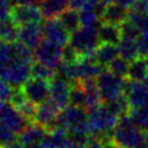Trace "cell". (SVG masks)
<instances>
[{"label": "cell", "mask_w": 148, "mask_h": 148, "mask_svg": "<svg viewBox=\"0 0 148 148\" xmlns=\"http://www.w3.org/2000/svg\"><path fill=\"white\" fill-rule=\"evenodd\" d=\"M58 18L60 20V22L62 23V25L66 28V30L72 34L74 32L76 29L80 28V16H79V13L76 9H73V8H67L66 10H64L59 16Z\"/></svg>", "instance_id": "cell-28"}, {"label": "cell", "mask_w": 148, "mask_h": 148, "mask_svg": "<svg viewBox=\"0 0 148 148\" xmlns=\"http://www.w3.org/2000/svg\"><path fill=\"white\" fill-rule=\"evenodd\" d=\"M130 9L148 14V0H135V2L132 5V7Z\"/></svg>", "instance_id": "cell-41"}, {"label": "cell", "mask_w": 148, "mask_h": 148, "mask_svg": "<svg viewBox=\"0 0 148 148\" xmlns=\"http://www.w3.org/2000/svg\"><path fill=\"white\" fill-rule=\"evenodd\" d=\"M104 3H110V2H114L116 0H102Z\"/></svg>", "instance_id": "cell-49"}, {"label": "cell", "mask_w": 148, "mask_h": 148, "mask_svg": "<svg viewBox=\"0 0 148 148\" xmlns=\"http://www.w3.org/2000/svg\"><path fill=\"white\" fill-rule=\"evenodd\" d=\"M0 148H23V146L20 142H13V143L7 145V146H1Z\"/></svg>", "instance_id": "cell-45"}, {"label": "cell", "mask_w": 148, "mask_h": 148, "mask_svg": "<svg viewBox=\"0 0 148 148\" xmlns=\"http://www.w3.org/2000/svg\"><path fill=\"white\" fill-rule=\"evenodd\" d=\"M80 23L81 25H96L101 22V14L92 8L83 7L79 10Z\"/></svg>", "instance_id": "cell-32"}, {"label": "cell", "mask_w": 148, "mask_h": 148, "mask_svg": "<svg viewBox=\"0 0 148 148\" xmlns=\"http://www.w3.org/2000/svg\"><path fill=\"white\" fill-rule=\"evenodd\" d=\"M43 36L45 39L51 40L60 46H65L69 43V32L62 25L58 17L46 18L43 23Z\"/></svg>", "instance_id": "cell-13"}, {"label": "cell", "mask_w": 148, "mask_h": 148, "mask_svg": "<svg viewBox=\"0 0 148 148\" xmlns=\"http://www.w3.org/2000/svg\"><path fill=\"white\" fill-rule=\"evenodd\" d=\"M12 2L10 0H0V20L10 17L12 15Z\"/></svg>", "instance_id": "cell-39"}, {"label": "cell", "mask_w": 148, "mask_h": 148, "mask_svg": "<svg viewBox=\"0 0 148 148\" xmlns=\"http://www.w3.org/2000/svg\"><path fill=\"white\" fill-rule=\"evenodd\" d=\"M96 61L102 66V67H108L109 64L116 59L119 53H118V47L116 44H110V43H101L97 49L94 52Z\"/></svg>", "instance_id": "cell-22"}, {"label": "cell", "mask_w": 148, "mask_h": 148, "mask_svg": "<svg viewBox=\"0 0 148 148\" xmlns=\"http://www.w3.org/2000/svg\"><path fill=\"white\" fill-rule=\"evenodd\" d=\"M79 56H87L95 52L101 44L98 28L96 25H82L71 34L68 43Z\"/></svg>", "instance_id": "cell-3"}, {"label": "cell", "mask_w": 148, "mask_h": 148, "mask_svg": "<svg viewBox=\"0 0 148 148\" xmlns=\"http://www.w3.org/2000/svg\"><path fill=\"white\" fill-rule=\"evenodd\" d=\"M86 2H87V0H69V8L80 10L83 8Z\"/></svg>", "instance_id": "cell-43"}, {"label": "cell", "mask_w": 148, "mask_h": 148, "mask_svg": "<svg viewBox=\"0 0 148 148\" xmlns=\"http://www.w3.org/2000/svg\"><path fill=\"white\" fill-rule=\"evenodd\" d=\"M15 58L14 43H8L0 39V62Z\"/></svg>", "instance_id": "cell-36"}, {"label": "cell", "mask_w": 148, "mask_h": 148, "mask_svg": "<svg viewBox=\"0 0 148 148\" xmlns=\"http://www.w3.org/2000/svg\"><path fill=\"white\" fill-rule=\"evenodd\" d=\"M120 30H121V37H128V38H138L140 36V31L138 28L127 18L120 24Z\"/></svg>", "instance_id": "cell-37"}, {"label": "cell", "mask_w": 148, "mask_h": 148, "mask_svg": "<svg viewBox=\"0 0 148 148\" xmlns=\"http://www.w3.org/2000/svg\"><path fill=\"white\" fill-rule=\"evenodd\" d=\"M34 60L46 65L47 67L57 71L62 62V46L43 39L34 51Z\"/></svg>", "instance_id": "cell-7"}, {"label": "cell", "mask_w": 148, "mask_h": 148, "mask_svg": "<svg viewBox=\"0 0 148 148\" xmlns=\"http://www.w3.org/2000/svg\"><path fill=\"white\" fill-rule=\"evenodd\" d=\"M105 148H121V147H120V146H118L117 143H114L113 141H111V142L105 143Z\"/></svg>", "instance_id": "cell-47"}, {"label": "cell", "mask_w": 148, "mask_h": 148, "mask_svg": "<svg viewBox=\"0 0 148 148\" xmlns=\"http://www.w3.org/2000/svg\"><path fill=\"white\" fill-rule=\"evenodd\" d=\"M38 6L45 18H54L69 7V0H39Z\"/></svg>", "instance_id": "cell-20"}, {"label": "cell", "mask_w": 148, "mask_h": 148, "mask_svg": "<svg viewBox=\"0 0 148 148\" xmlns=\"http://www.w3.org/2000/svg\"><path fill=\"white\" fill-rule=\"evenodd\" d=\"M66 148H87L84 145H79V143H74V142H69L68 146Z\"/></svg>", "instance_id": "cell-46"}, {"label": "cell", "mask_w": 148, "mask_h": 148, "mask_svg": "<svg viewBox=\"0 0 148 148\" xmlns=\"http://www.w3.org/2000/svg\"><path fill=\"white\" fill-rule=\"evenodd\" d=\"M104 104L108 108V110L110 112H112L113 114H116L117 117H121L124 114H127L131 111V104H130L128 98L125 94H121L120 96H118L114 99L104 102Z\"/></svg>", "instance_id": "cell-27"}, {"label": "cell", "mask_w": 148, "mask_h": 148, "mask_svg": "<svg viewBox=\"0 0 148 148\" xmlns=\"http://www.w3.org/2000/svg\"><path fill=\"white\" fill-rule=\"evenodd\" d=\"M0 120L17 134H20L29 124V119L25 118L13 104L7 102L2 103L0 108Z\"/></svg>", "instance_id": "cell-14"}, {"label": "cell", "mask_w": 148, "mask_h": 148, "mask_svg": "<svg viewBox=\"0 0 148 148\" xmlns=\"http://www.w3.org/2000/svg\"><path fill=\"white\" fill-rule=\"evenodd\" d=\"M127 18L138 28V30L141 34L142 32H148V14L147 13L128 9Z\"/></svg>", "instance_id": "cell-31"}, {"label": "cell", "mask_w": 148, "mask_h": 148, "mask_svg": "<svg viewBox=\"0 0 148 148\" xmlns=\"http://www.w3.org/2000/svg\"><path fill=\"white\" fill-rule=\"evenodd\" d=\"M145 58H146V61H147V66H148V56H146Z\"/></svg>", "instance_id": "cell-51"}, {"label": "cell", "mask_w": 148, "mask_h": 148, "mask_svg": "<svg viewBox=\"0 0 148 148\" xmlns=\"http://www.w3.org/2000/svg\"><path fill=\"white\" fill-rule=\"evenodd\" d=\"M128 67H130V61H127L126 59H124L123 57H117L116 59H113L109 66L108 69L111 71L113 74L121 76V77H127L128 74Z\"/></svg>", "instance_id": "cell-33"}, {"label": "cell", "mask_w": 148, "mask_h": 148, "mask_svg": "<svg viewBox=\"0 0 148 148\" xmlns=\"http://www.w3.org/2000/svg\"><path fill=\"white\" fill-rule=\"evenodd\" d=\"M72 86V81L56 74L50 80V99L60 109L67 106L69 104Z\"/></svg>", "instance_id": "cell-10"}, {"label": "cell", "mask_w": 148, "mask_h": 148, "mask_svg": "<svg viewBox=\"0 0 148 148\" xmlns=\"http://www.w3.org/2000/svg\"><path fill=\"white\" fill-rule=\"evenodd\" d=\"M2 103H3V102H1V101H0V108H1V105H2Z\"/></svg>", "instance_id": "cell-52"}, {"label": "cell", "mask_w": 148, "mask_h": 148, "mask_svg": "<svg viewBox=\"0 0 148 148\" xmlns=\"http://www.w3.org/2000/svg\"><path fill=\"white\" fill-rule=\"evenodd\" d=\"M29 101L40 104L50 98V81L39 77H29L21 87Z\"/></svg>", "instance_id": "cell-9"}, {"label": "cell", "mask_w": 148, "mask_h": 148, "mask_svg": "<svg viewBox=\"0 0 148 148\" xmlns=\"http://www.w3.org/2000/svg\"><path fill=\"white\" fill-rule=\"evenodd\" d=\"M69 104L75 106L86 108V92L82 83L80 81L73 82L71 96H69Z\"/></svg>", "instance_id": "cell-30"}, {"label": "cell", "mask_w": 148, "mask_h": 148, "mask_svg": "<svg viewBox=\"0 0 148 148\" xmlns=\"http://www.w3.org/2000/svg\"><path fill=\"white\" fill-rule=\"evenodd\" d=\"M45 134L46 130L34 121L32 124H28L18 134V142L23 146V148H32L43 141Z\"/></svg>", "instance_id": "cell-17"}, {"label": "cell", "mask_w": 148, "mask_h": 148, "mask_svg": "<svg viewBox=\"0 0 148 148\" xmlns=\"http://www.w3.org/2000/svg\"><path fill=\"white\" fill-rule=\"evenodd\" d=\"M60 108L54 104L50 98L37 105L36 113L34 117L35 123L44 127L46 131H51L57 127V120L59 117Z\"/></svg>", "instance_id": "cell-11"}, {"label": "cell", "mask_w": 148, "mask_h": 148, "mask_svg": "<svg viewBox=\"0 0 148 148\" xmlns=\"http://www.w3.org/2000/svg\"><path fill=\"white\" fill-rule=\"evenodd\" d=\"M128 15V8L121 6L118 2H110L106 3L102 15H101V22H106V23H112V24H118L120 25L124 21L127 20Z\"/></svg>", "instance_id": "cell-18"}, {"label": "cell", "mask_w": 148, "mask_h": 148, "mask_svg": "<svg viewBox=\"0 0 148 148\" xmlns=\"http://www.w3.org/2000/svg\"><path fill=\"white\" fill-rule=\"evenodd\" d=\"M118 53L120 57L126 59L127 61H132L140 57V50L138 44V38H128V37H121L119 43L117 44Z\"/></svg>", "instance_id": "cell-23"}, {"label": "cell", "mask_w": 148, "mask_h": 148, "mask_svg": "<svg viewBox=\"0 0 148 148\" xmlns=\"http://www.w3.org/2000/svg\"><path fill=\"white\" fill-rule=\"evenodd\" d=\"M13 92H14L13 86L0 77V101L3 102V103L9 102Z\"/></svg>", "instance_id": "cell-38"}, {"label": "cell", "mask_w": 148, "mask_h": 148, "mask_svg": "<svg viewBox=\"0 0 148 148\" xmlns=\"http://www.w3.org/2000/svg\"><path fill=\"white\" fill-rule=\"evenodd\" d=\"M124 94L128 98L131 109L148 105V87L143 81H133L127 79Z\"/></svg>", "instance_id": "cell-15"}, {"label": "cell", "mask_w": 148, "mask_h": 148, "mask_svg": "<svg viewBox=\"0 0 148 148\" xmlns=\"http://www.w3.org/2000/svg\"><path fill=\"white\" fill-rule=\"evenodd\" d=\"M56 75L54 69L47 67L46 65L35 61L31 65V76L34 77H39V79H45V80H51Z\"/></svg>", "instance_id": "cell-34"}, {"label": "cell", "mask_w": 148, "mask_h": 148, "mask_svg": "<svg viewBox=\"0 0 148 148\" xmlns=\"http://www.w3.org/2000/svg\"><path fill=\"white\" fill-rule=\"evenodd\" d=\"M148 76V66L146 58L140 56L136 59L130 61L127 79L133 81H143Z\"/></svg>", "instance_id": "cell-25"}, {"label": "cell", "mask_w": 148, "mask_h": 148, "mask_svg": "<svg viewBox=\"0 0 148 148\" xmlns=\"http://www.w3.org/2000/svg\"><path fill=\"white\" fill-rule=\"evenodd\" d=\"M32 62L17 58L2 61L0 62V77L13 87L18 88L31 76Z\"/></svg>", "instance_id": "cell-4"}, {"label": "cell", "mask_w": 148, "mask_h": 148, "mask_svg": "<svg viewBox=\"0 0 148 148\" xmlns=\"http://www.w3.org/2000/svg\"><path fill=\"white\" fill-rule=\"evenodd\" d=\"M119 117L108 110L105 104H99L88 109V124L91 136L98 138L104 143L111 142L113 131L118 124Z\"/></svg>", "instance_id": "cell-1"}, {"label": "cell", "mask_w": 148, "mask_h": 148, "mask_svg": "<svg viewBox=\"0 0 148 148\" xmlns=\"http://www.w3.org/2000/svg\"><path fill=\"white\" fill-rule=\"evenodd\" d=\"M147 132H148V131H147Z\"/></svg>", "instance_id": "cell-53"}, {"label": "cell", "mask_w": 148, "mask_h": 148, "mask_svg": "<svg viewBox=\"0 0 148 148\" xmlns=\"http://www.w3.org/2000/svg\"><path fill=\"white\" fill-rule=\"evenodd\" d=\"M138 44H139V50L140 54L142 57L148 56V32H142L138 37Z\"/></svg>", "instance_id": "cell-40"}, {"label": "cell", "mask_w": 148, "mask_h": 148, "mask_svg": "<svg viewBox=\"0 0 148 148\" xmlns=\"http://www.w3.org/2000/svg\"><path fill=\"white\" fill-rule=\"evenodd\" d=\"M17 135V133H15L9 126H7L5 123L0 120V147L16 142Z\"/></svg>", "instance_id": "cell-35"}, {"label": "cell", "mask_w": 148, "mask_h": 148, "mask_svg": "<svg viewBox=\"0 0 148 148\" xmlns=\"http://www.w3.org/2000/svg\"><path fill=\"white\" fill-rule=\"evenodd\" d=\"M68 132L62 127H56L51 131H46V134L42 141L45 148H66L69 143Z\"/></svg>", "instance_id": "cell-19"}, {"label": "cell", "mask_w": 148, "mask_h": 148, "mask_svg": "<svg viewBox=\"0 0 148 148\" xmlns=\"http://www.w3.org/2000/svg\"><path fill=\"white\" fill-rule=\"evenodd\" d=\"M18 29L20 25H17L12 17L0 20V39L14 43L18 39Z\"/></svg>", "instance_id": "cell-26"}, {"label": "cell", "mask_w": 148, "mask_h": 148, "mask_svg": "<svg viewBox=\"0 0 148 148\" xmlns=\"http://www.w3.org/2000/svg\"><path fill=\"white\" fill-rule=\"evenodd\" d=\"M87 148H105V143L103 141H101L98 138L95 136H90L89 141L86 145Z\"/></svg>", "instance_id": "cell-42"}, {"label": "cell", "mask_w": 148, "mask_h": 148, "mask_svg": "<svg viewBox=\"0 0 148 148\" xmlns=\"http://www.w3.org/2000/svg\"><path fill=\"white\" fill-rule=\"evenodd\" d=\"M112 141L121 148H138L145 143V134L143 131L134 124L130 113H127L119 117L113 131Z\"/></svg>", "instance_id": "cell-2"}, {"label": "cell", "mask_w": 148, "mask_h": 148, "mask_svg": "<svg viewBox=\"0 0 148 148\" xmlns=\"http://www.w3.org/2000/svg\"><path fill=\"white\" fill-rule=\"evenodd\" d=\"M10 17L17 25H22L27 23H40L44 16L38 5L28 3V5H15L13 7Z\"/></svg>", "instance_id": "cell-12"}, {"label": "cell", "mask_w": 148, "mask_h": 148, "mask_svg": "<svg viewBox=\"0 0 148 148\" xmlns=\"http://www.w3.org/2000/svg\"><path fill=\"white\" fill-rule=\"evenodd\" d=\"M116 2H118L121 6H124V7H126V8L130 9L132 7V5L135 2V0H116Z\"/></svg>", "instance_id": "cell-44"}, {"label": "cell", "mask_w": 148, "mask_h": 148, "mask_svg": "<svg viewBox=\"0 0 148 148\" xmlns=\"http://www.w3.org/2000/svg\"><path fill=\"white\" fill-rule=\"evenodd\" d=\"M73 67L75 82L88 79H96L101 74L103 68L96 61L94 53L87 56H79V58L73 62Z\"/></svg>", "instance_id": "cell-8"}, {"label": "cell", "mask_w": 148, "mask_h": 148, "mask_svg": "<svg viewBox=\"0 0 148 148\" xmlns=\"http://www.w3.org/2000/svg\"><path fill=\"white\" fill-rule=\"evenodd\" d=\"M145 143L148 146V132H147V134H145Z\"/></svg>", "instance_id": "cell-48"}, {"label": "cell", "mask_w": 148, "mask_h": 148, "mask_svg": "<svg viewBox=\"0 0 148 148\" xmlns=\"http://www.w3.org/2000/svg\"><path fill=\"white\" fill-rule=\"evenodd\" d=\"M134 124L142 131H148V105L132 108L130 111Z\"/></svg>", "instance_id": "cell-29"}, {"label": "cell", "mask_w": 148, "mask_h": 148, "mask_svg": "<svg viewBox=\"0 0 148 148\" xmlns=\"http://www.w3.org/2000/svg\"><path fill=\"white\" fill-rule=\"evenodd\" d=\"M143 83H145V84H146V86L148 87V76H147V77H146V79L143 80Z\"/></svg>", "instance_id": "cell-50"}, {"label": "cell", "mask_w": 148, "mask_h": 148, "mask_svg": "<svg viewBox=\"0 0 148 148\" xmlns=\"http://www.w3.org/2000/svg\"><path fill=\"white\" fill-rule=\"evenodd\" d=\"M43 25H40V23H27L20 25L17 40L31 50L43 40Z\"/></svg>", "instance_id": "cell-16"}, {"label": "cell", "mask_w": 148, "mask_h": 148, "mask_svg": "<svg viewBox=\"0 0 148 148\" xmlns=\"http://www.w3.org/2000/svg\"><path fill=\"white\" fill-rule=\"evenodd\" d=\"M57 127H62L67 131L75 128H88V112L84 111V108L67 105L61 109L57 120Z\"/></svg>", "instance_id": "cell-6"}, {"label": "cell", "mask_w": 148, "mask_h": 148, "mask_svg": "<svg viewBox=\"0 0 148 148\" xmlns=\"http://www.w3.org/2000/svg\"><path fill=\"white\" fill-rule=\"evenodd\" d=\"M126 80V77L118 76L109 69L102 71L101 74L96 77V83L103 102L114 99L121 94H124Z\"/></svg>", "instance_id": "cell-5"}, {"label": "cell", "mask_w": 148, "mask_h": 148, "mask_svg": "<svg viewBox=\"0 0 148 148\" xmlns=\"http://www.w3.org/2000/svg\"><path fill=\"white\" fill-rule=\"evenodd\" d=\"M97 28H98V36L101 43H110L117 45L121 39V30H120V25L118 24L99 22Z\"/></svg>", "instance_id": "cell-21"}, {"label": "cell", "mask_w": 148, "mask_h": 148, "mask_svg": "<svg viewBox=\"0 0 148 148\" xmlns=\"http://www.w3.org/2000/svg\"><path fill=\"white\" fill-rule=\"evenodd\" d=\"M84 88V92H86V109H90L94 108L96 105L102 104L103 99L101 96V92L98 90L97 83L95 79H88V80H83L80 81Z\"/></svg>", "instance_id": "cell-24"}]
</instances>
